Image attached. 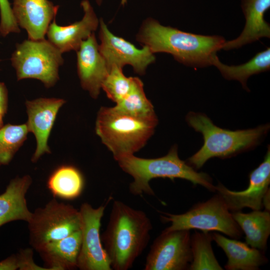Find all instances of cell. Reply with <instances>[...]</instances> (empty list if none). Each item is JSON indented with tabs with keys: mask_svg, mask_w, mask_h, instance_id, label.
Returning a JSON list of instances; mask_svg holds the SVG:
<instances>
[{
	"mask_svg": "<svg viewBox=\"0 0 270 270\" xmlns=\"http://www.w3.org/2000/svg\"><path fill=\"white\" fill-rule=\"evenodd\" d=\"M152 222L146 214L124 202L114 201L109 220L101 236L112 270H128L148 244Z\"/></svg>",
	"mask_w": 270,
	"mask_h": 270,
	"instance_id": "1",
	"label": "cell"
},
{
	"mask_svg": "<svg viewBox=\"0 0 270 270\" xmlns=\"http://www.w3.org/2000/svg\"><path fill=\"white\" fill-rule=\"evenodd\" d=\"M136 40L154 54H170L179 62L195 68L211 66L212 56L226 42L220 36L197 34L164 26L152 18L144 21Z\"/></svg>",
	"mask_w": 270,
	"mask_h": 270,
	"instance_id": "2",
	"label": "cell"
},
{
	"mask_svg": "<svg viewBox=\"0 0 270 270\" xmlns=\"http://www.w3.org/2000/svg\"><path fill=\"white\" fill-rule=\"evenodd\" d=\"M188 124L202 134L204 144L187 160L200 169L210 158H226L256 146L270 128L268 124L247 130H230L216 126L205 114L190 112L186 116Z\"/></svg>",
	"mask_w": 270,
	"mask_h": 270,
	"instance_id": "3",
	"label": "cell"
},
{
	"mask_svg": "<svg viewBox=\"0 0 270 270\" xmlns=\"http://www.w3.org/2000/svg\"><path fill=\"white\" fill-rule=\"evenodd\" d=\"M120 168L134 178L129 186L130 192L136 196L143 194L154 196L150 185L153 178H178L190 182L194 185H200L215 192L216 186L207 174L196 170L192 166L180 159L176 146H172L164 156L156 158H144L134 154L120 158L116 160Z\"/></svg>",
	"mask_w": 270,
	"mask_h": 270,
	"instance_id": "4",
	"label": "cell"
},
{
	"mask_svg": "<svg viewBox=\"0 0 270 270\" xmlns=\"http://www.w3.org/2000/svg\"><path fill=\"white\" fill-rule=\"evenodd\" d=\"M157 117L143 118L102 107L96 122V132L117 160L134 154L142 148L154 134Z\"/></svg>",
	"mask_w": 270,
	"mask_h": 270,
	"instance_id": "5",
	"label": "cell"
},
{
	"mask_svg": "<svg viewBox=\"0 0 270 270\" xmlns=\"http://www.w3.org/2000/svg\"><path fill=\"white\" fill-rule=\"evenodd\" d=\"M162 214V220L171 224L164 230L166 231L196 229L202 232H218L234 239L240 238L242 234L225 202L218 194L184 214Z\"/></svg>",
	"mask_w": 270,
	"mask_h": 270,
	"instance_id": "6",
	"label": "cell"
},
{
	"mask_svg": "<svg viewBox=\"0 0 270 270\" xmlns=\"http://www.w3.org/2000/svg\"><path fill=\"white\" fill-rule=\"evenodd\" d=\"M62 54L48 39L28 38L16 44L10 62L18 80L36 79L50 88L59 79V68L64 63Z\"/></svg>",
	"mask_w": 270,
	"mask_h": 270,
	"instance_id": "7",
	"label": "cell"
},
{
	"mask_svg": "<svg viewBox=\"0 0 270 270\" xmlns=\"http://www.w3.org/2000/svg\"><path fill=\"white\" fill-rule=\"evenodd\" d=\"M30 244L36 251L46 244L64 238L81 228L80 211L52 199L32 212L28 222Z\"/></svg>",
	"mask_w": 270,
	"mask_h": 270,
	"instance_id": "8",
	"label": "cell"
},
{
	"mask_svg": "<svg viewBox=\"0 0 270 270\" xmlns=\"http://www.w3.org/2000/svg\"><path fill=\"white\" fill-rule=\"evenodd\" d=\"M106 205L94 208L85 202L80 206L82 241L77 262L80 270H112L100 235Z\"/></svg>",
	"mask_w": 270,
	"mask_h": 270,
	"instance_id": "9",
	"label": "cell"
},
{
	"mask_svg": "<svg viewBox=\"0 0 270 270\" xmlns=\"http://www.w3.org/2000/svg\"><path fill=\"white\" fill-rule=\"evenodd\" d=\"M190 230H163L153 242L144 270H188L192 262Z\"/></svg>",
	"mask_w": 270,
	"mask_h": 270,
	"instance_id": "10",
	"label": "cell"
},
{
	"mask_svg": "<svg viewBox=\"0 0 270 270\" xmlns=\"http://www.w3.org/2000/svg\"><path fill=\"white\" fill-rule=\"evenodd\" d=\"M99 50L109 69L113 66H131L134 72L142 75L147 67L156 60L154 54L146 46L137 48L130 42L112 34L102 18L100 20Z\"/></svg>",
	"mask_w": 270,
	"mask_h": 270,
	"instance_id": "11",
	"label": "cell"
},
{
	"mask_svg": "<svg viewBox=\"0 0 270 270\" xmlns=\"http://www.w3.org/2000/svg\"><path fill=\"white\" fill-rule=\"evenodd\" d=\"M248 187L244 190L233 191L219 183L216 192L225 202L228 210L235 212L248 208L252 210H261L262 199L270 190V150L268 147L264 161L250 173Z\"/></svg>",
	"mask_w": 270,
	"mask_h": 270,
	"instance_id": "12",
	"label": "cell"
},
{
	"mask_svg": "<svg viewBox=\"0 0 270 270\" xmlns=\"http://www.w3.org/2000/svg\"><path fill=\"white\" fill-rule=\"evenodd\" d=\"M80 6L84 12L81 20L68 26L58 25L54 18L46 32L48 40L62 54L76 51L99 26L100 20L88 0H82Z\"/></svg>",
	"mask_w": 270,
	"mask_h": 270,
	"instance_id": "13",
	"label": "cell"
},
{
	"mask_svg": "<svg viewBox=\"0 0 270 270\" xmlns=\"http://www.w3.org/2000/svg\"><path fill=\"white\" fill-rule=\"evenodd\" d=\"M61 98H39L26 102L28 120L26 124L28 132L36 138V148L32 158L36 162L45 153H50L48 140L56 114L65 103Z\"/></svg>",
	"mask_w": 270,
	"mask_h": 270,
	"instance_id": "14",
	"label": "cell"
},
{
	"mask_svg": "<svg viewBox=\"0 0 270 270\" xmlns=\"http://www.w3.org/2000/svg\"><path fill=\"white\" fill-rule=\"evenodd\" d=\"M12 8L17 24L26 30L28 38L38 40L45 38L59 6L49 0H13Z\"/></svg>",
	"mask_w": 270,
	"mask_h": 270,
	"instance_id": "15",
	"label": "cell"
},
{
	"mask_svg": "<svg viewBox=\"0 0 270 270\" xmlns=\"http://www.w3.org/2000/svg\"><path fill=\"white\" fill-rule=\"evenodd\" d=\"M76 52L81 86L92 98H96L110 69L99 50L94 32L82 42Z\"/></svg>",
	"mask_w": 270,
	"mask_h": 270,
	"instance_id": "16",
	"label": "cell"
},
{
	"mask_svg": "<svg viewBox=\"0 0 270 270\" xmlns=\"http://www.w3.org/2000/svg\"><path fill=\"white\" fill-rule=\"evenodd\" d=\"M270 8V0H242V8L246 18V24L237 38L222 44V49L228 50L270 38V26L264 20L265 12Z\"/></svg>",
	"mask_w": 270,
	"mask_h": 270,
	"instance_id": "17",
	"label": "cell"
},
{
	"mask_svg": "<svg viewBox=\"0 0 270 270\" xmlns=\"http://www.w3.org/2000/svg\"><path fill=\"white\" fill-rule=\"evenodd\" d=\"M32 182L28 175L16 177L0 194V227L12 221H29L32 212L28 209L26 194Z\"/></svg>",
	"mask_w": 270,
	"mask_h": 270,
	"instance_id": "18",
	"label": "cell"
},
{
	"mask_svg": "<svg viewBox=\"0 0 270 270\" xmlns=\"http://www.w3.org/2000/svg\"><path fill=\"white\" fill-rule=\"evenodd\" d=\"M212 236L226 255L228 261L224 267L227 270H257L268 261L263 251L246 243L218 232H213Z\"/></svg>",
	"mask_w": 270,
	"mask_h": 270,
	"instance_id": "19",
	"label": "cell"
},
{
	"mask_svg": "<svg viewBox=\"0 0 270 270\" xmlns=\"http://www.w3.org/2000/svg\"><path fill=\"white\" fill-rule=\"evenodd\" d=\"M82 241L80 230L58 240L49 242L37 252L48 270L78 268V258Z\"/></svg>",
	"mask_w": 270,
	"mask_h": 270,
	"instance_id": "20",
	"label": "cell"
},
{
	"mask_svg": "<svg viewBox=\"0 0 270 270\" xmlns=\"http://www.w3.org/2000/svg\"><path fill=\"white\" fill-rule=\"evenodd\" d=\"M232 216L244 233L246 243L252 248L264 251L270 234L269 211L253 210L250 213L232 212Z\"/></svg>",
	"mask_w": 270,
	"mask_h": 270,
	"instance_id": "21",
	"label": "cell"
},
{
	"mask_svg": "<svg viewBox=\"0 0 270 270\" xmlns=\"http://www.w3.org/2000/svg\"><path fill=\"white\" fill-rule=\"evenodd\" d=\"M223 77L228 80H236L244 88L248 90L246 85L248 79L252 75L268 71L270 68V48L256 54L248 62L238 66H228L222 63L214 54L211 60Z\"/></svg>",
	"mask_w": 270,
	"mask_h": 270,
	"instance_id": "22",
	"label": "cell"
},
{
	"mask_svg": "<svg viewBox=\"0 0 270 270\" xmlns=\"http://www.w3.org/2000/svg\"><path fill=\"white\" fill-rule=\"evenodd\" d=\"M84 186L80 172L72 166H62L50 175L47 187L54 197L72 200L78 197Z\"/></svg>",
	"mask_w": 270,
	"mask_h": 270,
	"instance_id": "23",
	"label": "cell"
},
{
	"mask_svg": "<svg viewBox=\"0 0 270 270\" xmlns=\"http://www.w3.org/2000/svg\"><path fill=\"white\" fill-rule=\"evenodd\" d=\"M212 234L208 232H195L190 236L192 256L189 270H222L212 246Z\"/></svg>",
	"mask_w": 270,
	"mask_h": 270,
	"instance_id": "24",
	"label": "cell"
},
{
	"mask_svg": "<svg viewBox=\"0 0 270 270\" xmlns=\"http://www.w3.org/2000/svg\"><path fill=\"white\" fill-rule=\"evenodd\" d=\"M114 108L121 112L137 118L156 117L152 104L146 96L143 83L140 78L130 92L117 102Z\"/></svg>",
	"mask_w": 270,
	"mask_h": 270,
	"instance_id": "25",
	"label": "cell"
},
{
	"mask_svg": "<svg viewBox=\"0 0 270 270\" xmlns=\"http://www.w3.org/2000/svg\"><path fill=\"white\" fill-rule=\"evenodd\" d=\"M26 124H8L0 128V166L8 164L26 138Z\"/></svg>",
	"mask_w": 270,
	"mask_h": 270,
	"instance_id": "26",
	"label": "cell"
},
{
	"mask_svg": "<svg viewBox=\"0 0 270 270\" xmlns=\"http://www.w3.org/2000/svg\"><path fill=\"white\" fill-rule=\"evenodd\" d=\"M138 78L126 76L122 68L113 66L103 80L101 88L108 98L116 103L130 92Z\"/></svg>",
	"mask_w": 270,
	"mask_h": 270,
	"instance_id": "27",
	"label": "cell"
},
{
	"mask_svg": "<svg viewBox=\"0 0 270 270\" xmlns=\"http://www.w3.org/2000/svg\"><path fill=\"white\" fill-rule=\"evenodd\" d=\"M20 32V28L15 20L9 0H0V35L5 37Z\"/></svg>",
	"mask_w": 270,
	"mask_h": 270,
	"instance_id": "28",
	"label": "cell"
},
{
	"mask_svg": "<svg viewBox=\"0 0 270 270\" xmlns=\"http://www.w3.org/2000/svg\"><path fill=\"white\" fill-rule=\"evenodd\" d=\"M16 254L20 260V270H48L46 268L40 266L34 263L32 249L21 250Z\"/></svg>",
	"mask_w": 270,
	"mask_h": 270,
	"instance_id": "29",
	"label": "cell"
},
{
	"mask_svg": "<svg viewBox=\"0 0 270 270\" xmlns=\"http://www.w3.org/2000/svg\"><path fill=\"white\" fill-rule=\"evenodd\" d=\"M20 261L17 254L11 255L0 261V270H20Z\"/></svg>",
	"mask_w": 270,
	"mask_h": 270,
	"instance_id": "30",
	"label": "cell"
},
{
	"mask_svg": "<svg viewBox=\"0 0 270 270\" xmlns=\"http://www.w3.org/2000/svg\"><path fill=\"white\" fill-rule=\"evenodd\" d=\"M8 90L4 82H0V112L4 116L8 108Z\"/></svg>",
	"mask_w": 270,
	"mask_h": 270,
	"instance_id": "31",
	"label": "cell"
},
{
	"mask_svg": "<svg viewBox=\"0 0 270 270\" xmlns=\"http://www.w3.org/2000/svg\"><path fill=\"white\" fill-rule=\"evenodd\" d=\"M270 190H268L265 194L262 199V206H264L266 210L269 212L270 210Z\"/></svg>",
	"mask_w": 270,
	"mask_h": 270,
	"instance_id": "32",
	"label": "cell"
},
{
	"mask_svg": "<svg viewBox=\"0 0 270 270\" xmlns=\"http://www.w3.org/2000/svg\"><path fill=\"white\" fill-rule=\"evenodd\" d=\"M96 4L98 6H100L102 4L103 0H96ZM126 2H127V0H121V4L122 6H124V4L126 3Z\"/></svg>",
	"mask_w": 270,
	"mask_h": 270,
	"instance_id": "33",
	"label": "cell"
},
{
	"mask_svg": "<svg viewBox=\"0 0 270 270\" xmlns=\"http://www.w3.org/2000/svg\"><path fill=\"white\" fill-rule=\"evenodd\" d=\"M4 115L0 112V128L4 126L2 117Z\"/></svg>",
	"mask_w": 270,
	"mask_h": 270,
	"instance_id": "34",
	"label": "cell"
}]
</instances>
